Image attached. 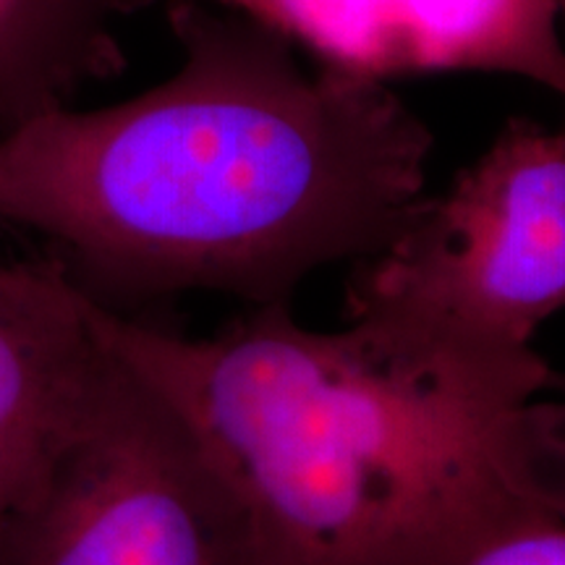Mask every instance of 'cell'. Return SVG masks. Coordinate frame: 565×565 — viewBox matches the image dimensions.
<instances>
[{
    "label": "cell",
    "mask_w": 565,
    "mask_h": 565,
    "mask_svg": "<svg viewBox=\"0 0 565 565\" xmlns=\"http://www.w3.org/2000/svg\"><path fill=\"white\" fill-rule=\"evenodd\" d=\"M158 0H0V131L126 68L118 21Z\"/></svg>",
    "instance_id": "cell-7"
},
{
    "label": "cell",
    "mask_w": 565,
    "mask_h": 565,
    "mask_svg": "<svg viewBox=\"0 0 565 565\" xmlns=\"http://www.w3.org/2000/svg\"><path fill=\"white\" fill-rule=\"evenodd\" d=\"M563 9H565V0H563Z\"/></svg>",
    "instance_id": "cell-10"
},
{
    "label": "cell",
    "mask_w": 565,
    "mask_h": 565,
    "mask_svg": "<svg viewBox=\"0 0 565 565\" xmlns=\"http://www.w3.org/2000/svg\"><path fill=\"white\" fill-rule=\"evenodd\" d=\"M286 34L312 61L387 82L484 71L565 97L563 0H210Z\"/></svg>",
    "instance_id": "cell-5"
},
{
    "label": "cell",
    "mask_w": 565,
    "mask_h": 565,
    "mask_svg": "<svg viewBox=\"0 0 565 565\" xmlns=\"http://www.w3.org/2000/svg\"><path fill=\"white\" fill-rule=\"evenodd\" d=\"M168 24L183 58L158 87L0 131V221L45 236L76 291L121 315L294 301L412 223L435 137L387 82L210 0H171Z\"/></svg>",
    "instance_id": "cell-1"
},
{
    "label": "cell",
    "mask_w": 565,
    "mask_h": 565,
    "mask_svg": "<svg viewBox=\"0 0 565 565\" xmlns=\"http://www.w3.org/2000/svg\"><path fill=\"white\" fill-rule=\"evenodd\" d=\"M542 463L550 503L565 521V374H555V383L545 395Z\"/></svg>",
    "instance_id": "cell-9"
},
{
    "label": "cell",
    "mask_w": 565,
    "mask_h": 565,
    "mask_svg": "<svg viewBox=\"0 0 565 565\" xmlns=\"http://www.w3.org/2000/svg\"><path fill=\"white\" fill-rule=\"evenodd\" d=\"M565 309V131L511 118L391 244L351 267L345 320L487 356Z\"/></svg>",
    "instance_id": "cell-3"
},
{
    "label": "cell",
    "mask_w": 565,
    "mask_h": 565,
    "mask_svg": "<svg viewBox=\"0 0 565 565\" xmlns=\"http://www.w3.org/2000/svg\"><path fill=\"white\" fill-rule=\"evenodd\" d=\"M456 565H565V521H534L498 536Z\"/></svg>",
    "instance_id": "cell-8"
},
{
    "label": "cell",
    "mask_w": 565,
    "mask_h": 565,
    "mask_svg": "<svg viewBox=\"0 0 565 565\" xmlns=\"http://www.w3.org/2000/svg\"><path fill=\"white\" fill-rule=\"evenodd\" d=\"M108 364L58 259H0V532L38 490Z\"/></svg>",
    "instance_id": "cell-6"
},
{
    "label": "cell",
    "mask_w": 565,
    "mask_h": 565,
    "mask_svg": "<svg viewBox=\"0 0 565 565\" xmlns=\"http://www.w3.org/2000/svg\"><path fill=\"white\" fill-rule=\"evenodd\" d=\"M95 333L186 424L249 524L259 565H456L561 519L542 471L540 351L487 356L294 301L183 335L89 301Z\"/></svg>",
    "instance_id": "cell-2"
},
{
    "label": "cell",
    "mask_w": 565,
    "mask_h": 565,
    "mask_svg": "<svg viewBox=\"0 0 565 565\" xmlns=\"http://www.w3.org/2000/svg\"><path fill=\"white\" fill-rule=\"evenodd\" d=\"M0 565L259 563L242 505L202 445L108 349L79 422L0 532Z\"/></svg>",
    "instance_id": "cell-4"
}]
</instances>
